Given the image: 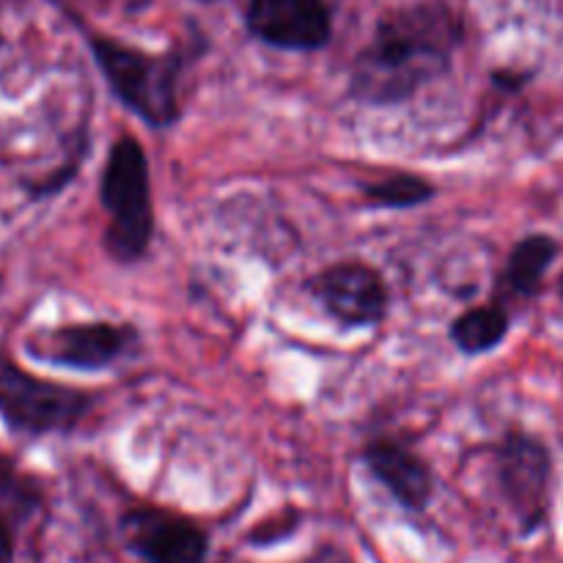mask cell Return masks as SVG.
Wrapping results in <instances>:
<instances>
[{
	"label": "cell",
	"instance_id": "1",
	"mask_svg": "<svg viewBox=\"0 0 563 563\" xmlns=\"http://www.w3.org/2000/svg\"><path fill=\"white\" fill-rule=\"evenodd\" d=\"M462 42V25L445 3L388 11L350 69V99L372 108L401 104L445 75Z\"/></svg>",
	"mask_w": 563,
	"mask_h": 563
},
{
	"label": "cell",
	"instance_id": "2",
	"mask_svg": "<svg viewBox=\"0 0 563 563\" xmlns=\"http://www.w3.org/2000/svg\"><path fill=\"white\" fill-rule=\"evenodd\" d=\"M99 201L108 212L102 234L108 256L119 264H137L154 240V203L146 152L130 132L110 146L99 176Z\"/></svg>",
	"mask_w": 563,
	"mask_h": 563
},
{
	"label": "cell",
	"instance_id": "3",
	"mask_svg": "<svg viewBox=\"0 0 563 563\" xmlns=\"http://www.w3.org/2000/svg\"><path fill=\"white\" fill-rule=\"evenodd\" d=\"M93 60L110 91L130 113L154 130H168L179 121V80L185 58L179 53H146L110 36H88Z\"/></svg>",
	"mask_w": 563,
	"mask_h": 563
},
{
	"label": "cell",
	"instance_id": "4",
	"mask_svg": "<svg viewBox=\"0 0 563 563\" xmlns=\"http://www.w3.org/2000/svg\"><path fill=\"white\" fill-rule=\"evenodd\" d=\"M97 396L75 385L36 377L0 355V418L5 427L27 438L69 434L88 418Z\"/></svg>",
	"mask_w": 563,
	"mask_h": 563
},
{
	"label": "cell",
	"instance_id": "5",
	"mask_svg": "<svg viewBox=\"0 0 563 563\" xmlns=\"http://www.w3.org/2000/svg\"><path fill=\"white\" fill-rule=\"evenodd\" d=\"M137 344L141 335L130 322L91 319V322H71L36 333L27 339L25 352L33 361L49 366L71 368V372H102L132 355Z\"/></svg>",
	"mask_w": 563,
	"mask_h": 563
},
{
	"label": "cell",
	"instance_id": "6",
	"mask_svg": "<svg viewBox=\"0 0 563 563\" xmlns=\"http://www.w3.org/2000/svg\"><path fill=\"white\" fill-rule=\"evenodd\" d=\"M306 291L322 311L344 330L377 328L388 317V286L366 262L346 258L319 269L306 284Z\"/></svg>",
	"mask_w": 563,
	"mask_h": 563
},
{
	"label": "cell",
	"instance_id": "7",
	"mask_svg": "<svg viewBox=\"0 0 563 563\" xmlns=\"http://www.w3.org/2000/svg\"><path fill=\"white\" fill-rule=\"evenodd\" d=\"M495 462L500 493L520 520L522 533L539 531L548 520L553 482V456L548 445L533 434L509 432L500 440Z\"/></svg>",
	"mask_w": 563,
	"mask_h": 563
},
{
	"label": "cell",
	"instance_id": "8",
	"mask_svg": "<svg viewBox=\"0 0 563 563\" xmlns=\"http://www.w3.org/2000/svg\"><path fill=\"white\" fill-rule=\"evenodd\" d=\"M245 25L253 38L289 53H313L333 36V16L324 0H251Z\"/></svg>",
	"mask_w": 563,
	"mask_h": 563
},
{
	"label": "cell",
	"instance_id": "9",
	"mask_svg": "<svg viewBox=\"0 0 563 563\" xmlns=\"http://www.w3.org/2000/svg\"><path fill=\"white\" fill-rule=\"evenodd\" d=\"M126 544L146 563H203L209 539L187 517L163 509H137L124 517Z\"/></svg>",
	"mask_w": 563,
	"mask_h": 563
},
{
	"label": "cell",
	"instance_id": "10",
	"mask_svg": "<svg viewBox=\"0 0 563 563\" xmlns=\"http://www.w3.org/2000/svg\"><path fill=\"white\" fill-rule=\"evenodd\" d=\"M363 465L407 511H423L432 500L434 476L427 462L394 438L368 440L361 454Z\"/></svg>",
	"mask_w": 563,
	"mask_h": 563
},
{
	"label": "cell",
	"instance_id": "11",
	"mask_svg": "<svg viewBox=\"0 0 563 563\" xmlns=\"http://www.w3.org/2000/svg\"><path fill=\"white\" fill-rule=\"evenodd\" d=\"M555 256H559V242L550 234L522 236L506 258L500 286L515 297H537Z\"/></svg>",
	"mask_w": 563,
	"mask_h": 563
},
{
	"label": "cell",
	"instance_id": "12",
	"mask_svg": "<svg viewBox=\"0 0 563 563\" xmlns=\"http://www.w3.org/2000/svg\"><path fill=\"white\" fill-rule=\"evenodd\" d=\"M509 328L511 319L504 302H487V306L467 308L465 313H460L451 322L449 335L462 355L478 357L498 350L509 335Z\"/></svg>",
	"mask_w": 563,
	"mask_h": 563
},
{
	"label": "cell",
	"instance_id": "13",
	"mask_svg": "<svg viewBox=\"0 0 563 563\" xmlns=\"http://www.w3.org/2000/svg\"><path fill=\"white\" fill-rule=\"evenodd\" d=\"M363 201L372 209H416L423 207L434 198V185L418 174H407V170H396V174L383 176L377 181H368L361 187Z\"/></svg>",
	"mask_w": 563,
	"mask_h": 563
},
{
	"label": "cell",
	"instance_id": "14",
	"mask_svg": "<svg viewBox=\"0 0 563 563\" xmlns=\"http://www.w3.org/2000/svg\"><path fill=\"white\" fill-rule=\"evenodd\" d=\"M14 555V542H11V531L3 520H0V563H11Z\"/></svg>",
	"mask_w": 563,
	"mask_h": 563
},
{
	"label": "cell",
	"instance_id": "15",
	"mask_svg": "<svg viewBox=\"0 0 563 563\" xmlns=\"http://www.w3.org/2000/svg\"><path fill=\"white\" fill-rule=\"evenodd\" d=\"M561 297H563V275H561Z\"/></svg>",
	"mask_w": 563,
	"mask_h": 563
},
{
	"label": "cell",
	"instance_id": "16",
	"mask_svg": "<svg viewBox=\"0 0 563 563\" xmlns=\"http://www.w3.org/2000/svg\"><path fill=\"white\" fill-rule=\"evenodd\" d=\"M203 3H212V0H203Z\"/></svg>",
	"mask_w": 563,
	"mask_h": 563
}]
</instances>
